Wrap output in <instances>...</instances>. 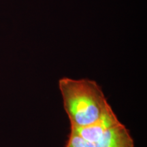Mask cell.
Masks as SVG:
<instances>
[{
	"label": "cell",
	"instance_id": "cell-1",
	"mask_svg": "<svg viewBox=\"0 0 147 147\" xmlns=\"http://www.w3.org/2000/svg\"><path fill=\"white\" fill-rule=\"evenodd\" d=\"M59 87L70 127L94 123L110 107L102 87L94 80L63 78L59 81Z\"/></svg>",
	"mask_w": 147,
	"mask_h": 147
},
{
	"label": "cell",
	"instance_id": "cell-2",
	"mask_svg": "<svg viewBox=\"0 0 147 147\" xmlns=\"http://www.w3.org/2000/svg\"><path fill=\"white\" fill-rule=\"evenodd\" d=\"M119 123L120 121L118 117L110 106L102 117L94 123L82 127H70V128L75 130L86 140L95 143L108 129Z\"/></svg>",
	"mask_w": 147,
	"mask_h": 147
},
{
	"label": "cell",
	"instance_id": "cell-3",
	"mask_svg": "<svg viewBox=\"0 0 147 147\" xmlns=\"http://www.w3.org/2000/svg\"><path fill=\"white\" fill-rule=\"evenodd\" d=\"M95 144V147H134V141L127 128L120 122L108 129Z\"/></svg>",
	"mask_w": 147,
	"mask_h": 147
},
{
	"label": "cell",
	"instance_id": "cell-4",
	"mask_svg": "<svg viewBox=\"0 0 147 147\" xmlns=\"http://www.w3.org/2000/svg\"><path fill=\"white\" fill-rule=\"evenodd\" d=\"M64 147H95V143L89 142L70 128L68 140Z\"/></svg>",
	"mask_w": 147,
	"mask_h": 147
}]
</instances>
